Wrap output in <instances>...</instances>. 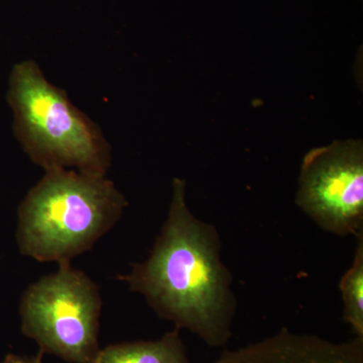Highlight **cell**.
<instances>
[{
  "mask_svg": "<svg viewBox=\"0 0 363 363\" xmlns=\"http://www.w3.org/2000/svg\"><path fill=\"white\" fill-rule=\"evenodd\" d=\"M221 250L216 227L190 211L186 182L176 178L168 217L149 257L118 279L176 328L187 329L210 347H224L233 337L238 298Z\"/></svg>",
  "mask_w": 363,
  "mask_h": 363,
  "instance_id": "obj_1",
  "label": "cell"
},
{
  "mask_svg": "<svg viewBox=\"0 0 363 363\" xmlns=\"http://www.w3.org/2000/svg\"><path fill=\"white\" fill-rule=\"evenodd\" d=\"M126 205L106 176L47 171L18 208L20 252L40 262L71 264L116 226Z\"/></svg>",
  "mask_w": 363,
  "mask_h": 363,
  "instance_id": "obj_2",
  "label": "cell"
},
{
  "mask_svg": "<svg viewBox=\"0 0 363 363\" xmlns=\"http://www.w3.org/2000/svg\"><path fill=\"white\" fill-rule=\"evenodd\" d=\"M7 98L16 138L33 162L45 172L75 168L106 176L111 150L101 131L69 101L65 91L48 82L37 63L14 66Z\"/></svg>",
  "mask_w": 363,
  "mask_h": 363,
  "instance_id": "obj_3",
  "label": "cell"
},
{
  "mask_svg": "<svg viewBox=\"0 0 363 363\" xmlns=\"http://www.w3.org/2000/svg\"><path fill=\"white\" fill-rule=\"evenodd\" d=\"M101 307L89 277L62 264L26 289L20 306L21 331L42 352L69 363H94Z\"/></svg>",
  "mask_w": 363,
  "mask_h": 363,
  "instance_id": "obj_4",
  "label": "cell"
},
{
  "mask_svg": "<svg viewBox=\"0 0 363 363\" xmlns=\"http://www.w3.org/2000/svg\"><path fill=\"white\" fill-rule=\"evenodd\" d=\"M296 204L334 235L363 233V145L337 140L310 150L301 167Z\"/></svg>",
  "mask_w": 363,
  "mask_h": 363,
  "instance_id": "obj_5",
  "label": "cell"
},
{
  "mask_svg": "<svg viewBox=\"0 0 363 363\" xmlns=\"http://www.w3.org/2000/svg\"><path fill=\"white\" fill-rule=\"evenodd\" d=\"M214 363H363V338L333 342L284 328L240 350H225Z\"/></svg>",
  "mask_w": 363,
  "mask_h": 363,
  "instance_id": "obj_6",
  "label": "cell"
},
{
  "mask_svg": "<svg viewBox=\"0 0 363 363\" xmlns=\"http://www.w3.org/2000/svg\"><path fill=\"white\" fill-rule=\"evenodd\" d=\"M94 363H191L180 329L156 341L113 344L100 350Z\"/></svg>",
  "mask_w": 363,
  "mask_h": 363,
  "instance_id": "obj_7",
  "label": "cell"
},
{
  "mask_svg": "<svg viewBox=\"0 0 363 363\" xmlns=\"http://www.w3.org/2000/svg\"><path fill=\"white\" fill-rule=\"evenodd\" d=\"M354 259L339 281L343 319L357 337L363 338V233L357 236Z\"/></svg>",
  "mask_w": 363,
  "mask_h": 363,
  "instance_id": "obj_8",
  "label": "cell"
},
{
  "mask_svg": "<svg viewBox=\"0 0 363 363\" xmlns=\"http://www.w3.org/2000/svg\"><path fill=\"white\" fill-rule=\"evenodd\" d=\"M44 352L39 351L35 357H21V355L9 354L1 363H42Z\"/></svg>",
  "mask_w": 363,
  "mask_h": 363,
  "instance_id": "obj_9",
  "label": "cell"
}]
</instances>
